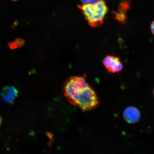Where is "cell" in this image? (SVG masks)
<instances>
[{
	"label": "cell",
	"instance_id": "1",
	"mask_svg": "<svg viewBox=\"0 0 154 154\" xmlns=\"http://www.w3.org/2000/svg\"><path fill=\"white\" fill-rule=\"evenodd\" d=\"M63 93L69 103L84 111L93 110L99 105L95 90L82 76H73L67 79L63 86Z\"/></svg>",
	"mask_w": 154,
	"mask_h": 154
},
{
	"label": "cell",
	"instance_id": "2",
	"mask_svg": "<svg viewBox=\"0 0 154 154\" xmlns=\"http://www.w3.org/2000/svg\"><path fill=\"white\" fill-rule=\"evenodd\" d=\"M78 7L88 24L95 28L103 25L106 15L109 11L108 7L103 0L94 4L78 5Z\"/></svg>",
	"mask_w": 154,
	"mask_h": 154
},
{
	"label": "cell",
	"instance_id": "3",
	"mask_svg": "<svg viewBox=\"0 0 154 154\" xmlns=\"http://www.w3.org/2000/svg\"><path fill=\"white\" fill-rule=\"evenodd\" d=\"M103 64L109 72H118L123 69V64L120 59L112 55L106 57L103 59Z\"/></svg>",
	"mask_w": 154,
	"mask_h": 154
},
{
	"label": "cell",
	"instance_id": "4",
	"mask_svg": "<svg viewBox=\"0 0 154 154\" xmlns=\"http://www.w3.org/2000/svg\"><path fill=\"white\" fill-rule=\"evenodd\" d=\"M123 117L127 122L134 124L139 121L140 114L139 110L137 108L129 106L125 109L123 112Z\"/></svg>",
	"mask_w": 154,
	"mask_h": 154
},
{
	"label": "cell",
	"instance_id": "5",
	"mask_svg": "<svg viewBox=\"0 0 154 154\" xmlns=\"http://www.w3.org/2000/svg\"><path fill=\"white\" fill-rule=\"evenodd\" d=\"M18 91L13 86H5L3 88L1 95L3 99L7 103H11L18 96Z\"/></svg>",
	"mask_w": 154,
	"mask_h": 154
},
{
	"label": "cell",
	"instance_id": "6",
	"mask_svg": "<svg viewBox=\"0 0 154 154\" xmlns=\"http://www.w3.org/2000/svg\"><path fill=\"white\" fill-rule=\"evenodd\" d=\"M130 0H122L120 2L117 11L127 14V13L131 8Z\"/></svg>",
	"mask_w": 154,
	"mask_h": 154
},
{
	"label": "cell",
	"instance_id": "7",
	"mask_svg": "<svg viewBox=\"0 0 154 154\" xmlns=\"http://www.w3.org/2000/svg\"><path fill=\"white\" fill-rule=\"evenodd\" d=\"M113 17L115 20L118 21L119 22L125 23L128 20V16L125 13L119 12L118 11L113 12Z\"/></svg>",
	"mask_w": 154,
	"mask_h": 154
},
{
	"label": "cell",
	"instance_id": "8",
	"mask_svg": "<svg viewBox=\"0 0 154 154\" xmlns=\"http://www.w3.org/2000/svg\"><path fill=\"white\" fill-rule=\"evenodd\" d=\"M25 42L24 40L20 38H17L14 41L9 43V46L11 49H17L23 47Z\"/></svg>",
	"mask_w": 154,
	"mask_h": 154
},
{
	"label": "cell",
	"instance_id": "9",
	"mask_svg": "<svg viewBox=\"0 0 154 154\" xmlns=\"http://www.w3.org/2000/svg\"><path fill=\"white\" fill-rule=\"evenodd\" d=\"M102 1V0H85L86 4H94L97 3Z\"/></svg>",
	"mask_w": 154,
	"mask_h": 154
},
{
	"label": "cell",
	"instance_id": "10",
	"mask_svg": "<svg viewBox=\"0 0 154 154\" xmlns=\"http://www.w3.org/2000/svg\"><path fill=\"white\" fill-rule=\"evenodd\" d=\"M151 30L152 33L154 35V20L152 22L151 26Z\"/></svg>",
	"mask_w": 154,
	"mask_h": 154
},
{
	"label": "cell",
	"instance_id": "11",
	"mask_svg": "<svg viewBox=\"0 0 154 154\" xmlns=\"http://www.w3.org/2000/svg\"><path fill=\"white\" fill-rule=\"evenodd\" d=\"M2 117L0 116V126H1L2 124Z\"/></svg>",
	"mask_w": 154,
	"mask_h": 154
},
{
	"label": "cell",
	"instance_id": "12",
	"mask_svg": "<svg viewBox=\"0 0 154 154\" xmlns=\"http://www.w3.org/2000/svg\"><path fill=\"white\" fill-rule=\"evenodd\" d=\"M12 1L14 2H15L18 1V0H12Z\"/></svg>",
	"mask_w": 154,
	"mask_h": 154
},
{
	"label": "cell",
	"instance_id": "13",
	"mask_svg": "<svg viewBox=\"0 0 154 154\" xmlns=\"http://www.w3.org/2000/svg\"><path fill=\"white\" fill-rule=\"evenodd\" d=\"M153 95L154 96V89H153Z\"/></svg>",
	"mask_w": 154,
	"mask_h": 154
}]
</instances>
